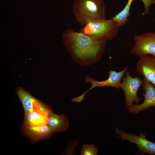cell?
I'll return each instance as SVG.
<instances>
[{
  "mask_svg": "<svg viewBox=\"0 0 155 155\" xmlns=\"http://www.w3.org/2000/svg\"><path fill=\"white\" fill-rule=\"evenodd\" d=\"M143 82V80H142L139 77H132L127 69L125 76L123 77L120 85V88L123 90L125 94V105L127 108L131 106L133 102L137 104L140 101V98L137 95V92Z\"/></svg>",
  "mask_w": 155,
  "mask_h": 155,
  "instance_id": "obj_6",
  "label": "cell"
},
{
  "mask_svg": "<svg viewBox=\"0 0 155 155\" xmlns=\"http://www.w3.org/2000/svg\"><path fill=\"white\" fill-rule=\"evenodd\" d=\"M66 49L72 59L81 65L96 63L102 57L107 40H96L72 29L66 30L63 36Z\"/></svg>",
  "mask_w": 155,
  "mask_h": 155,
  "instance_id": "obj_1",
  "label": "cell"
},
{
  "mask_svg": "<svg viewBox=\"0 0 155 155\" xmlns=\"http://www.w3.org/2000/svg\"><path fill=\"white\" fill-rule=\"evenodd\" d=\"M105 9L103 0H75L72 7L76 20L83 26L90 20L106 19Z\"/></svg>",
  "mask_w": 155,
  "mask_h": 155,
  "instance_id": "obj_2",
  "label": "cell"
},
{
  "mask_svg": "<svg viewBox=\"0 0 155 155\" xmlns=\"http://www.w3.org/2000/svg\"><path fill=\"white\" fill-rule=\"evenodd\" d=\"M79 32L96 40H111L119 31L117 24L111 18L88 21Z\"/></svg>",
  "mask_w": 155,
  "mask_h": 155,
  "instance_id": "obj_3",
  "label": "cell"
},
{
  "mask_svg": "<svg viewBox=\"0 0 155 155\" xmlns=\"http://www.w3.org/2000/svg\"><path fill=\"white\" fill-rule=\"evenodd\" d=\"M134 0H128L123 9L111 19L115 22L119 27L127 24L128 17L131 16L130 9L131 5ZM144 6V12H149L150 6L152 4H155V0H141Z\"/></svg>",
  "mask_w": 155,
  "mask_h": 155,
  "instance_id": "obj_12",
  "label": "cell"
},
{
  "mask_svg": "<svg viewBox=\"0 0 155 155\" xmlns=\"http://www.w3.org/2000/svg\"><path fill=\"white\" fill-rule=\"evenodd\" d=\"M115 132L117 137L122 140H126L136 145L140 152L155 155V143L148 140L145 133H140L139 135H137L126 133L118 128L115 129Z\"/></svg>",
  "mask_w": 155,
  "mask_h": 155,
  "instance_id": "obj_8",
  "label": "cell"
},
{
  "mask_svg": "<svg viewBox=\"0 0 155 155\" xmlns=\"http://www.w3.org/2000/svg\"><path fill=\"white\" fill-rule=\"evenodd\" d=\"M47 125L54 132H64L69 127L68 119L65 115H59L52 112L48 116Z\"/></svg>",
  "mask_w": 155,
  "mask_h": 155,
  "instance_id": "obj_13",
  "label": "cell"
},
{
  "mask_svg": "<svg viewBox=\"0 0 155 155\" xmlns=\"http://www.w3.org/2000/svg\"><path fill=\"white\" fill-rule=\"evenodd\" d=\"M16 92L24 111L37 112L48 116L53 112L50 106L34 97L23 88H17Z\"/></svg>",
  "mask_w": 155,
  "mask_h": 155,
  "instance_id": "obj_7",
  "label": "cell"
},
{
  "mask_svg": "<svg viewBox=\"0 0 155 155\" xmlns=\"http://www.w3.org/2000/svg\"><path fill=\"white\" fill-rule=\"evenodd\" d=\"M98 152V149L95 145L84 144L82 145L80 155H96Z\"/></svg>",
  "mask_w": 155,
  "mask_h": 155,
  "instance_id": "obj_15",
  "label": "cell"
},
{
  "mask_svg": "<svg viewBox=\"0 0 155 155\" xmlns=\"http://www.w3.org/2000/svg\"><path fill=\"white\" fill-rule=\"evenodd\" d=\"M127 67L123 70L118 72L112 70L109 71L108 72V77L107 79L102 81L96 80L89 75H86L85 78V81L86 82L90 83L91 85V87L82 95L73 98L71 101L76 102H81L84 100L85 94L94 88L109 86L120 88L121 80L125 73Z\"/></svg>",
  "mask_w": 155,
  "mask_h": 155,
  "instance_id": "obj_5",
  "label": "cell"
},
{
  "mask_svg": "<svg viewBox=\"0 0 155 155\" xmlns=\"http://www.w3.org/2000/svg\"><path fill=\"white\" fill-rule=\"evenodd\" d=\"M143 90L145 91L143 94L144 102L140 104H133L128 108L131 113L136 114L142 111L155 106V88L148 80L144 78L142 85Z\"/></svg>",
  "mask_w": 155,
  "mask_h": 155,
  "instance_id": "obj_9",
  "label": "cell"
},
{
  "mask_svg": "<svg viewBox=\"0 0 155 155\" xmlns=\"http://www.w3.org/2000/svg\"><path fill=\"white\" fill-rule=\"evenodd\" d=\"M22 131L33 143L49 138L54 132L47 124L35 127L23 126Z\"/></svg>",
  "mask_w": 155,
  "mask_h": 155,
  "instance_id": "obj_11",
  "label": "cell"
},
{
  "mask_svg": "<svg viewBox=\"0 0 155 155\" xmlns=\"http://www.w3.org/2000/svg\"><path fill=\"white\" fill-rule=\"evenodd\" d=\"M48 120L47 114L24 111L23 126L35 127L47 124Z\"/></svg>",
  "mask_w": 155,
  "mask_h": 155,
  "instance_id": "obj_14",
  "label": "cell"
},
{
  "mask_svg": "<svg viewBox=\"0 0 155 155\" xmlns=\"http://www.w3.org/2000/svg\"><path fill=\"white\" fill-rule=\"evenodd\" d=\"M136 67L137 73L155 88V56L147 55L140 57Z\"/></svg>",
  "mask_w": 155,
  "mask_h": 155,
  "instance_id": "obj_10",
  "label": "cell"
},
{
  "mask_svg": "<svg viewBox=\"0 0 155 155\" xmlns=\"http://www.w3.org/2000/svg\"><path fill=\"white\" fill-rule=\"evenodd\" d=\"M133 40L131 54L140 57L147 55L155 56V32L151 31L135 34Z\"/></svg>",
  "mask_w": 155,
  "mask_h": 155,
  "instance_id": "obj_4",
  "label": "cell"
}]
</instances>
